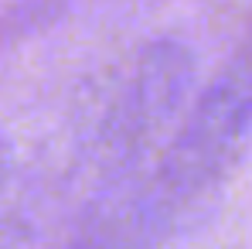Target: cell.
Wrapping results in <instances>:
<instances>
[{"mask_svg": "<svg viewBox=\"0 0 252 249\" xmlns=\"http://www.w3.org/2000/svg\"><path fill=\"white\" fill-rule=\"evenodd\" d=\"M252 137V55L232 58L194 99L154 174V202L177 212L211 191Z\"/></svg>", "mask_w": 252, "mask_h": 249, "instance_id": "obj_1", "label": "cell"}]
</instances>
